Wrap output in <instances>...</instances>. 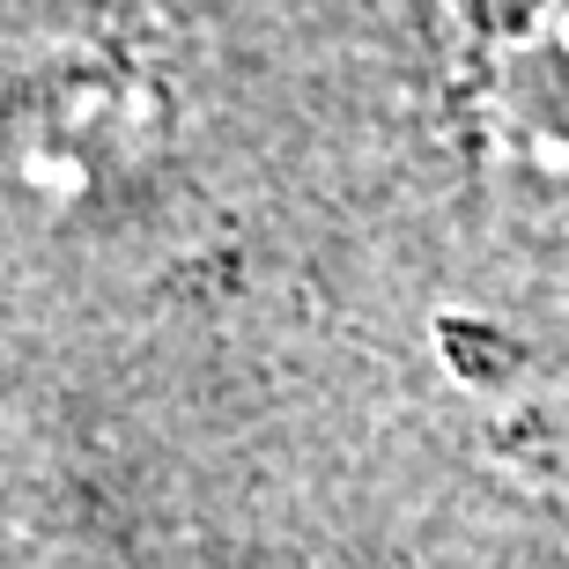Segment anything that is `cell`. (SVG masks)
I'll return each mask as SVG.
<instances>
[{
	"instance_id": "cell-2",
	"label": "cell",
	"mask_w": 569,
	"mask_h": 569,
	"mask_svg": "<svg viewBox=\"0 0 569 569\" xmlns=\"http://www.w3.org/2000/svg\"><path fill=\"white\" fill-rule=\"evenodd\" d=\"M473 82L488 133L540 170L569 163V0H481Z\"/></svg>"
},
{
	"instance_id": "cell-1",
	"label": "cell",
	"mask_w": 569,
	"mask_h": 569,
	"mask_svg": "<svg viewBox=\"0 0 569 569\" xmlns=\"http://www.w3.org/2000/svg\"><path fill=\"white\" fill-rule=\"evenodd\" d=\"M156 141H163V97L141 67L111 52H60L30 67L0 111V148L16 178L52 200H89L111 178H133Z\"/></svg>"
}]
</instances>
